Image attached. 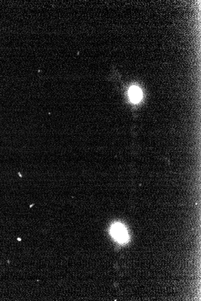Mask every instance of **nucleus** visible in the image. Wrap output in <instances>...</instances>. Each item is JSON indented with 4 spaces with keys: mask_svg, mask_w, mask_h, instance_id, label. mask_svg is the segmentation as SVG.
I'll use <instances>...</instances> for the list:
<instances>
[{
    "mask_svg": "<svg viewBox=\"0 0 201 301\" xmlns=\"http://www.w3.org/2000/svg\"><path fill=\"white\" fill-rule=\"evenodd\" d=\"M128 94L130 100L134 103L139 102L142 98V92L141 90L136 86H132L130 88Z\"/></svg>",
    "mask_w": 201,
    "mask_h": 301,
    "instance_id": "nucleus-2",
    "label": "nucleus"
},
{
    "mask_svg": "<svg viewBox=\"0 0 201 301\" xmlns=\"http://www.w3.org/2000/svg\"><path fill=\"white\" fill-rule=\"evenodd\" d=\"M111 234L113 236L120 242H125L128 238L125 228L121 224H115L112 227Z\"/></svg>",
    "mask_w": 201,
    "mask_h": 301,
    "instance_id": "nucleus-1",
    "label": "nucleus"
}]
</instances>
